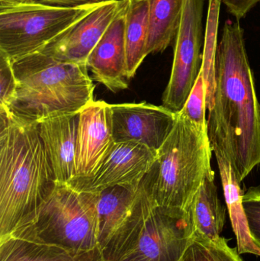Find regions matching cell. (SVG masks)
Returning a JSON list of instances; mask_svg holds the SVG:
<instances>
[{
  "label": "cell",
  "mask_w": 260,
  "mask_h": 261,
  "mask_svg": "<svg viewBox=\"0 0 260 261\" xmlns=\"http://www.w3.org/2000/svg\"><path fill=\"white\" fill-rule=\"evenodd\" d=\"M208 135L240 184L260 164V102L239 21L227 20L216 55V86Z\"/></svg>",
  "instance_id": "1"
},
{
  "label": "cell",
  "mask_w": 260,
  "mask_h": 261,
  "mask_svg": "<svg viewBox=\"0 0 260 261\" xmlns=\"http://www.w3.org/2000/svg\"><path fill=\"white\" fill-rule=\"evenodd\" d=\"M56 187L38 123L0 110V239L32 218Z\"/></svg>",
  "instance_id": "2"
},
{
  "label": "cell",
  "mask_w": 260,
  "mask_h": 261,
  "mask_svg": "<svg viewBox=\"0 0 260 261\" xmlns=\"http://www.w3.org/2000/svg\"><path fill=\"white\" fill-rule=\"evenodd\" d=\"M12 64L16 95L5 111L15 117L38 123L52 116L79 113L94 100L95 85L86 65L59 61L43 50Z\"/></svg>",
  "instance_id": "3"
},
{
  "label": "cell",
  "mask_w": 260,
  "mask_h": 261,
  "mask_svg": "<svg viewBox=\"0 0 260 261\" xmlns=\"http://www.w3.org/2000/svg\"><path fill=\"white\" fill-rule=\"evenodd\" d=\"M177 120L140 186L158 206L189 211L212 168L208 130L180 113Z\"/></svg>",
  "instance_id": "4"
},
{
  "label": "cell",
  "mask_w": 260,
  "mask_h": 261,
  "mask_svg": "<svg viewBox=\"0 0 260 261\" xmlns=\"http://www.w3.org/2000/svg\"><path fill=\"white\" fill-rule=\"evenodd\" d=\"M193 234L189 211L158 206L140 185L129 216L102 254L105 261H180Z\"/></svg>",
  "instance_id": "5"
},
{
  "label": "cell",
  "mask_w": 260,
  "mask_h": 261,
  "mask_svg": "<svg viewBox=\"0 0 260 261\" xmlns=\"http://www.w3.org/2000/svg\"><path fill=\"white\" fill-rule=\"evenodd\" d=\"M8 236L55 245L76 254L101 249L94 196L70 185H57L37 213Z\"/></svg>",
  "instance_id": "6"
},
{
  "label": "cell",
  "mask_w": 260,
  "mask_h": 261,
  "mask_svg": "<svg viewBox=\"0 0 260 261\" xmlns=\"http://www.w3.org/2000/svg\"><path fill=\"white\" fill-rule=\"evenodd\" d=\"M100 3L64 7L32 0L0 5V52L13 61L38 51L62 36Z\"/></svg>",
  "instance_id": "7"
},
{
  "label": "cell",
  "mask_w": 260,
  "mask_h": 261,
  "mask_svg": "<svg viewBox=\"0 0 260 261\" xmlns=\"http://www.w3.org/2000/svg\"><path fill=\"white\" fill-rule=\"evenodd\" d=\"M205 0H183L180 28L174 41L170 78L163 93V107L178 113L183 110L199 74L204 45Z\"/></svg>",
  "instance_id": "8"
},
{
  "label": "cell",
  "mask_w": 260,
  "mask_h": 261,
  "mask_svg": "<svg viewBox=\"0 0 260 261\" xmlns=\"http://www.w3.org/2000/svg\"><path fill=\"white\" fill-rule=\"evenodd\" d=\"M115 142H136L158 151L175 126L177 113L143 102L111 105Z\"/></svg>",
  "instance_id": "9"
},
{
  "label": "cell",
  "mask_w": 260,
  "mask_h": 261,
  "mask_svg": "<svg viewBox=\"0 0 260 261\" xmlns=\"http://www.w3.org/2000/svg\"><path fill=\"white\" fill-rule=\"evenodd\" d=\"M114 143L111 105L93 100L79 114L75 178L72 182L94 176Z\"/></svg>",
  "instance_id": "10"
},
{
  "label": "cell",
  "mask_w": 260,
  "mask_h": 261,
  "mask_svg": "<svg viewBox=\"0 0 260 261\" xmlns=\"http://www.w3.org/2000/svg\"><path fill=\"white\" fill-rule=\"evenodd\" d=\"M157 152L136 142H115L94 176L72 182L79 191L94 193L118 185H140Z\"/></svg>",
  "instance_id": "11"
},
{
  "label": "cell",
  "mask_w": 260,
  "mask_h": 261,
  "mask_svg": "<svg viewBox=\"0 0 260 261\" xmlns=\"http://www.w3.org/2000/svg\"><path fill=\"white\" fill-rule=\"evenodd\" d=\"M126 0H105L62 36L40 50L64 62L86 65L87 60ZM87 66V65H86Z\"/></svg>",
  "instance_id": "12"
},
{
  "label": "cell",
  "mask_w": 260,
  "mask_h": 261,
  "mask_svg": "<svg viewBox=\"0 0 260 261\" xmlns=\"http://www.w3.org/2000/svg\"><path fill=\"white\" fill-rule=\"evenodd\" d=\"M130 0H126L87 60L93 78L112 92L126 90L125 20Z\"/></svg>",
  "instance_id": "13"
},
{
  "label": "cell",
  "mask_w": 260,
  "mask_h": 261,
  "mask_svg": "<svg viewBox=\"0 0 260 261\" xmlns=\"http://www.w3.org/2000/svg\"><path fill=\"white\" fill-rule=\"evenodd\" d=\"M79 114L60 115L38 122L57 185H69L75 178Z\"/></svg>",
  "instance_id": "14"
},
{
  "label": "cell",
  "mask_w": 260,
  "mask_h": 261,
  "mask_svg": "<svg viewBox=\"0 0 260 261\" xmlns=\"http://www.w3.org/2000/svg\"><path fill=\"white\" fill-rule=\"evenodd\" d=\"M140 185L114 186L92 193L97 210L102 251L129 216Z\"/></svg>",
  "instance_id": "15"
},
{
  "label": "cell",
  "mask_w": 260,
  "mask_h": 261,
  "mask_svg": "<svg viewBox=\"0 0 260 261\" xmlns=\"http://www.w3.org/2000/svg\"><path fill=\"white\" fill-rule=\"evenodd\" d=\"M193 226V237L216 240L225 223V208L218 198L215 172H209L195 195L189 210Z\"/></svg>",
  "instance_id": "16"
},
{
  "label": "cell",
  "mask_w": 260,
  "mask_h": 261,
  "mask_svg": "<svg viewBox=\"0 0 260 261\" xmlns=\"http://www.w3.org/2000/svg\"><path fill=\"white\" fill-rule=\"evenodd\" d=\"M224 190V199L230 216L232 228L238 242L239 254H252L260 257V248L253 240L243 205L241 184L228 161L218 153H215Z\"/></svg>",
  "instance_id": "17"
},
{
  "label": "cell",
  "mask_w": 260,
  "mask_h": 261,
  "mask_svg": "<svg viewBox=\"0 0 260 261\" xmlns=\"http://www.w3.org/2000/svg\"><path fill=\"white\" fill-rule=\"evenodd\" d=\"M0 261H105L101 249L76 254L55 245L7 236L0 239Z\"/></svg>",
  "instance_id": "18"
},
{
  "label": "cell",
  "mask_w": 260,
  "mask_h": 261,
  "mask_svg": "<svg viewBox=\"0 0 260 261\" xmlns=\"http://www.w3.org/2000/svg\"><path fill=\"white\" fill-rule=\"evenodd\" d=\"M149 34V2L130 0L125 20L126 75L134 77L143 60L148 56Z\"/></svg>",
  "instance_id": "19"
},
{
  "label": "cell",
  "mask_w": 260,
  "mask_h": 261,
  "mask_svg": "<svg viewBox=\"0 0 260 261\" xmlns=\"http://www.w3.org/2000/svg\"><path fill=\"white\" fill-rule=\"evenodd\" d=\"M149 34L148 55L164 51L175 41L183 9V0H148Z\"/></svg>",
  "instance_id": "20"
},
{
  "label": "cell",
  "mask_w": 260,
  "mask_h": 261,
  "mask_svg": "<svg viewBox=\"0 0 260 261\" xmlns=\"http://www.w3.org/2000/svg\"><path fill=\"white\" fill-rule=\"evenodd\" d=\"M221 6V3L219 0H209L201 68L206 83V102L209 112L213 107L215 101L216 55Z\"/></svg>",
  "instance_id": "21"
},
{
  "label": "cell",
  "mask_w": 260,
  "mask_h": 261,
  "mask_svg": "<svg viewBox=\"0 0 260 261\" xmlns=\"http://www.w3.org/2000/svg\"><path fill=\"white\" fill-rule=\"evenodd\" d=\"M180 261H242V259L237 249L229 246L224 238L206 240L193 237Z\"/></svg>",
  "instance_id": "22"
},
{
  "label": "cell",
  "mask_w": 260,
  "mask_h": 261,
  "mask_svg": "<svg viewBox=\"0 0 260 261\" xmlns=\"http://www.w3.org/2000/svg\"><path fill=\"white\" fill-rule=\"evenodd\" d=\"M206 87L203 73L200 70L195 85L188 97L180 114L189 119L197 126L208 130V119H206Z\"/></svg>",
  "instance_id": "23"
},
{
  "label": "cell",
  "mask_w": 260,
  "mask_h": 261,
  "mask_svg": "<svg viewBox=\"0 0 260 261\" xmlns=\"http://www.w3.org/2000/svg\"><path fill=\"white\" fill-rule=\"evenodd\" d=\"M17 81L12 61L0 52V109L8 111L15 98Z\"/></svg>",
  "instance_id": "24"
},
{
  "label": "cell",
  "mask_w": 260,
  "mask_h": 261,
  "mask_svg": "<svg viewBox=\"0 0 260 261\" xmlns=\"http://www.w3.org/2000/svg\"><path fill=\"white\" fill-rule=\"evenodd\" d=\"M243 205L250 234L260 248V186L250 187L243 195Z\"/></svg>",
  "instance_id": "25"
},
{
  "label": "cell",
  "mask_w": 260,
  "mask_h": 261,
  "mask_svg": "<svg viewBox=\"0 0 260 261\" xmlns=\"http://www.w3.org/2000/svg\"><path fill=\"white\" fill-rule=\"evenodd\" d=\"M225 6L227 12L236 18L237 21L244 18L260 0H219Z\"/></svg>",
  "instance_id": "26"
},
{
  "label": "cell",
  "mask_w": 260,
  "mask_h": 261,
  "mask_svg": "<svg viewBox=\"0 0 260 261\" xmlns=\"http://www.w3.org/2000/svg\"><path fill=\"white\" fill-rule=\"evenodd\" d=\"M36 1L44 4L51 5V6L72 7V6L102 3L105 0H36Z\"/></svg>",
  "instance_id": "27"
},
{
  "label": "cell",
  "mask_w": 260,
  "mask_h": 261,
  "mask_svg": "<svg viewBox=\"0 0 260 261\" xmlns=\"http://www.w3.org/2000/svg\"><path fill=\"white\" fill-rule=\"evenodd\" d=\"M32 0H0V5H16L28 3Z\"/></svg>",
  "instance_id": "28"
}]
</instances>
